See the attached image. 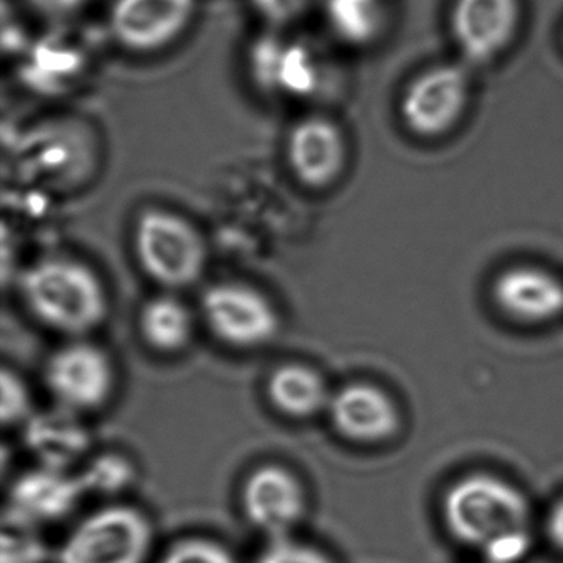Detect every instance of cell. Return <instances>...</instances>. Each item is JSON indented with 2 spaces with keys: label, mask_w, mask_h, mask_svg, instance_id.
<instances>
[{
  "label": "cell",
  "mask_w": 563,
  "mask_h": 563,
  "mask_svg": "<svg viewBox=\"0 0 563 563\" xmlns=\"http://www.w3.org/2000/svg\"><path fill=\"white\" fill-rule=\"evenodd\" d=\"M441 519L454 542L486 563H520L533 545L526 494L490 473L457 477L444 490Z\"/></svg>",
  "instance_id": "1"
},
{
  "label": "cell",
  "mask_w": 563,
  "mask_h": 563,
  "mask_svg": "<svg viewBox=\"0 0 563 563\" xmlns=\"http://www.w3.org/2000/svg\"><path fill=\"white\" fill-rule=\"evenodd\" d=\"M19 289L29 312L58 334L80 339L107 319L108 292L103 282L78 260H38L22 273Z\"/></svg>",
  "instance_id": "2"
},
{
  "label": "cell",
  "mask_w": 563,
  "mask_h": 563,
  "mask_svg": "<svg viewBox=\"0 0 563 563\" xmlns=\"http://www.w3.org/2000/svg\"><path fill=\"white\" fill-rule=\"evenodd\" d=\"M133 246L144 275L169 291L192 286L206 272V240L190 220L173 210L141 212Z\"/></svg>",
  "instance_id": "3"
},
{
  "label": "cell",
  "mask_w": 563,
  "mask_h": 563,
  "mask_svg": "<svg viewBox=\"0 0 563 563\" xmlns=\"http://www.w3.org/2000/svg\"><path fill=\"white\" fill-rule=\"evenodd\" d=\"M153 526L136 507L110 504L88 514L68 532L58 563H146Z\"/></svg>",
  "instance_id": "4"
},
{
  "label": "cell",
  "mask_w": 563,
  "mask_h": 563,
  "mask_svg": "<svg viewBox=\"0 0 563 563\" xmlns=\"http://www.w3.org/2000/svg\"><path fill=\"white\" fill-rule=\"evenodd\" d=\"M470 100V67L463 62L438 64L408 81L398 111L408 133L421 140H437L460 124Z\"/></svg>",
  "instance_id": "5"
},
{
  "label": "cell",
  "mask_w": 563,
  "mask_h": 563,
  "mask_svg": "<svg viewBox=\"0 0 563 563\" xmlns=\"http://www.w3.org/2000/svg\"><path fill=\"white\" fill-rule=\"evenodd\" d=\"M203 324L229 347L249 351L262 347L279 331V314L273 302L245 283H217L200 299Z\"/></svg>",
  "instance_id": "6"
},
{
  "label": "cell",
  "mask_w": 563,
  "mask_h": 563,
  "mask_svg": "<svg viewBox=\"0 0 563 563\" xmlns=\"http://www.w3.org/2000/svg\"><path fill=\"white\" fill-rule=\"evenodd\" d=\"M44 378L57 407L78 415L103 407L117 382L107 352L81 339H74L51 355Z\"/></svg>",
  "instance_id": "7"
},
{
  "label": "cell",
  "mask_w": 563,
  "mask_h": 563,
  "mask_svg": "<svg viewBox=\"0 0 563 563\" xmlns=\"http://www.w3.org/2000/svg\"><path fill=\"white\" fill-rule=\"evenodd\" d=\"M285 159L296 183L305 189H331L347 169L349 141L338 121L308 114L289 128Z\"/></svg>",
  "instance_id": "8"
},
{
  "label": "cell",
  "mask_w": 563,
  "mask_h": 563,
  "mask_svg": "<svg viewBox=\"0 0 563 563\" xmlns=\"http://www.w3.org/2000/svg\"><path fill=\"white\" fill-rule=\"evenodd\" d=\"M197 0H113L108 27L133 54H157L176 44L192 25Z\"/></svg>",
  "instance_id": "9"
},
{
  "label": "cell",
  "mask_w": 563,
  "mask_h": 563,
  "mask_svg": "<svg viewBox=\"0 0 563 563\" xmlns=\"http://www.w3.org/2000/svg\"><path fill=\"white\" fill-rule=\"evenodd\" d=\"M522 18L520 0H454L450 29L461 62L486 67L512 45Z\"/></svg>",
  "instance_id": "10"
},
{
  "label": "cell",
  "mask_w": 563,
  "mask_h": 563,
  "mask_svg": "<svg viewBox=\"0 0 563 563\" xmlns=\"http://www.w3.org/2000/svg\"><path fill=\"white\" fill-rule=\"evenodd\" d=\"M240 506L245 519L273 540L289 537L305 519L308 500L295 473L279 464H263L243 481Z\"/></svg>",
  "instance_id": "11"
},
{
  "label": "cell",
  "mask_w": 563,
  "mask_h": 563,
  "mask_svg": "<svg viewBox=\"0 0 563 563\" xmlns=\"http://www.w3.org/2000/svg\"><path fill=\"white\" fill-rule=\"evenodd\" d=\"M329 420L339 437L349 443H387L401 428V411L395 398L371 382H351L331 395Z\"/></svg>",
  "instance_id": "12"
},
{
  "label": "cell",
  "mask_w": 563,
  "mask_h": 563,
  "mask_svg": "<svg viewBox=\"0 0 563 563\" xmlns=\"http://www.w3.org/2000/svg\"><path fill=\"white\" fill-rule=\"evenodd\" d=\"M497 311L522 325H543L563 316V282L539 266L503 269L490 285Z\"/></svg>",
  "instance_id": "13"
},
{
  "label": "cell",
  "mask_w": 563,
  "mask_h": 563,
  "mask_svg": "<svg viewBox=\"0 0 563 563\" xmlns=\"http://www.w3.org/2000/svg\"><path fill=\"white\" fill-rule=\"evenodd\" d=\"M85 496L78 474L38 466L14 481L5 516L37 527L57 522L74 512Z\"/></svg>",
  "instance_id": "14"
},
{
  "label": "cell",
  "mask_w": 563,
  "mask_h": 563,
  "mask_svg": "<svg viewBox=\"0 0 563 563\" xmlns=\"http://www.w3.org/2000/svg\"><path fill=\"white\" fill-rule=\"evenodd\" d=\"M252 65L255 80L272 93L305 97L318 88V62L311 51L282 35L263 37L253 48Z\"/></svg>",
  "instance_id": "15"
},
{
  "label": "cell",
  "mask_w": 563,
  "mask_h": 563,
  "mask_svg": "<svg viewBox=\"0 0 563 563\" xmlns=\"http://www.w3.org/2000/svg\"><path fill=\"white\" fill-rule=\"evenodd\" d=\"M24 441L41 466L65 471L87 454L91 443L80 415L62 407L32 413L24 423Z\"/></svg>",
  "instance_id": "16"
},
{
  "label": "cell",
  "mask_w": 563,
  "mask_h": 563,
  "mask_svg": "<svg viewBox=\"0 0 563 563\" xmlns=\"http://www.w3.org/2000/svg\"><path fill=\"white\" fill-rule=\"evenodd\" d=\"M331 395L324 377L316 368L298 362L273 368L266 380L269 404L292 420H308L328 410Z\"/></svg>",
  "instance_id": "17"
},
{
  "label": "cell",
  "mask_w": 563,
  "mask_h": 563,
  "mask_svg": "<svg viewBox=\"0 0 563 563\" xmlns=\"http://www.w3.org/2000/svg\"><path fill=\"white\" fill-rule=\"evenodd\" d=\"M140 332L154 351L177 354L192 341L196 319L189 306L177 296L157 295L141 308Z\"/></svg>",
  "instance_id": "18"
},
{
  "label": "cell",
  "mask_w": 563,
  "mask_h": 563,
  "mask_svg": "<svg viewBox=\"0 0 563 563\" xmlns=\"http://www.w3.org/2000/svg\"><path fill=\"white\" fill-rule=\"evenodd\" d=\"M329 27L351 47H368L384 34L387 25L385 0H324Z\"/></svg>",
  "instance_id": "19"
},
{
  "label": "cell",
  "mask_w": 563,
  "mask_h": 563,
  "mask_svg": "<svg viewBox=\"0 0 563 563\" xmlns=\"http://www.w3.org/2000/svg\"><path fill=\"white\" fill-rule=\"evenodd\" d=\"M85 494L113 497L133 486L134 464L117 453L100 454L78 473Z\"/></svg>",
  "instance_id": "20"
},
{
  "label": "cell",
  "mask_w": 563,
  "mask_h": 563,
  "mask_svg": "<svg viewBox=\"0 0 563 563\" xmlns=\"http://www.w3.org/2000/svg\"><path fill=\"white\" fill-rule=\"evenodd\" d=\"M47 547L38 527L15 517H4L2 532V563H44Z\"/></svg>",
  "instance_id": "21"
},
{
  "label": "cell",
  "mask_w": 563,
  "mask_h": 563,
  "mask_svg": "<svg viewBox=\"0 0 563 563\" xmlns=\"http://www.w3.org/2000/svg\"><path fill=\"white\" fill-rule=\"evenodd\" d=\"M159 563H239V560L217 540L190 537L170 545Z\"/></svg>",
  "instance_id": "22"
},
{
  "label": "cell",
  "mask_w": 563,
  "mask_h": 563,
  "mask_svg": "<svg viewBox=\"0 0 563 563\" xmlns=\"http://www.w3.org/2000/svg\"><path fill=\"white\" fill-rule=\"evenodd\" d=\"M258 563H335L324 550L291 539L282 537L273 539L260 555Z\"/></svg>",
  "instance_id": "23"
},
{
  "label": "cell",
  "mask_w": 563,
  "mask_h": 563,
  "mask_svg": "<svg viewBox=\"0 0 563 563\" xmlns=\"http://www.w3.org/2000/svg\"><path fill=\"white\" fill-rule=\"evenodd\" d=\"M32 417V398L25 382L15 372L2 371V421L24 424Z\"/></svg>",
  "instance_id": "24"
},
{
  "label": "cell",
  "mask_w": 563,
  "mask_h": 563,
  "mask_svg": "<svg viewBox=\"0 0 563 563\" xmlns=\"http://www.w3.org/2000/svg\"><path fill=\"white\" fill-rule=\"evenodd\" d=\"M322 2L324 0H253V5L272 27L278 29L305 18Z\"/></svg>",
  "instance_id": "25"
},
{
  "label": "cell",
  "mask_w": 563,
  "mask_h": 563,
  "mask_svg": "<svg viewBox=\"0 0 563 563\" xmlns=\"http://www.w3.org/2000/svg\"><path fill=\"white\" fill-rule=\"evenodd\" d=\"M25 2L42 18L54 19V21L71 18L87 4V0H25Z\"/></svg>",
  "instance_id": "26"
},
{
  "label": "cell",
  "mask_w": 563,
  "mask_h": 563,
  "mask_svg": "<svg viewBox=\"0 0 563 563\" xmlns=\"http://www.w3.org/2000/svg\"><path fill=\"white\" fill-rule=\"evenodd\" d=\"M545 536L553 549L563 555V497H560L547 514Z\"/></svg>",
  "instance_id": "27"
},
{
  "label": "cell",
  "mask_w": 563,
  "mask_h": 563,
  "mask_svg": "<svg viewBox=\"0 0 563 563\" xmlns=\"http://www.w3.org/2000/svg\"><path fill=\"white\" fill-rule=\"evenodd\" d=\"M479 563H486V562H479Z\"/></svg>",
  "instance_id": "28"
}]
</instances>
